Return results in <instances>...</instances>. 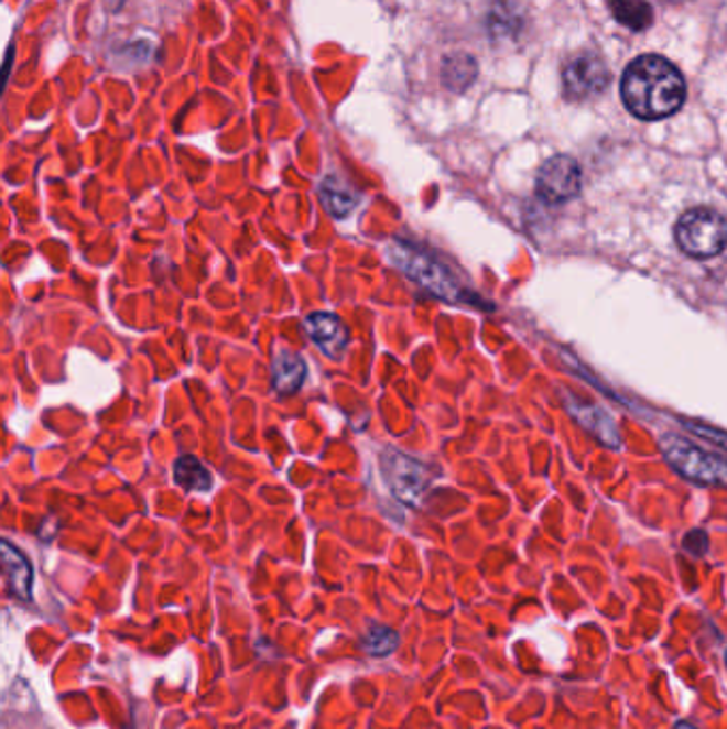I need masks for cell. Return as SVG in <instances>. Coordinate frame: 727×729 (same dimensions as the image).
<instances>
[{
    "label": "cell",
    "mask_w": 727,
    "mask_h": 729,
    "mask_svg": "<svg viewBox=\"0 0 727 729\" xmlns=\"http://www.w3.org/2000/svg\"><path fill=\"white\" fill-rule=\"evenodd\" d=\"M382 478L389 491L403 503H419L430 487V469L416 459L399 453L384 450L380 457Z\"/></svg>",
    "instance_id": "obj_5"
},
{
    "label": "cell",
    "mask_w": 727,
    "mask_h": 729,
    "mask_svg": "<svg viewBox=\"0 0 727 729\" xmlns=\"http://www.w3.org/2000/svg\"><path fill=\"white\" fill-rule=\"evenodd\" d=\"M305 329L310 339L325 352L329 359H341L348 346L346 325L329 312H316L305 318Z\"/></svg>",
    "instance_id": "obj_8"
},
{
    "label": "cell",
    "mask_w": 727,
    "mask_h": 729,
    "mask_svg": "<svg viewBox=\"0 0 727 729\" xmlns=\"http://www.w3.org/2000/svg\"><path fill=\"white\" fill-rule=\"evenodd\" d=\"M307 376L305 361L291 352L278 350L273 357V389L278 395H293L303 387Z\"/></svg>",
    "instance_id": "obj_11"
},
{
    "label": "cell",
    "mask_w": 727,
    "mask_h": 729,
    "mask_svg": "<svg viewBox=\"0 0 727 729\" xmlns=\"http://www.w3.org/2000/svg\"><path fill=\"white\" fill-rule=\"evenodd\" d=\"M683 546H685L687 553H692L695 557H702L708 551V535L699 530L690 531L683 540Z\"/></svg>",
    "instance_id": "obj_18"
},
{
    "label": "cell",
    "mask_w": 727,
    "mask_h": 729,
    "mask_svg": "<svg viewBox=\"0 0 727 729\" xmlns=\"http://www.w3.org/2000/svg\"><path fill=\"white\" fill-rule=\"evenodd\" d=\"M608 9L619 24L642 33L653 24V9L647 0H608Z\"/></svg>",
    "instance_id": "obj_13"
},
{
    "label": "cell",
    "mask_w": 727,
    "mask_h": 729,
    "mask_svg": "<svg viewBox=\"0 0 727 729\" xmlns=\"http://www.w3.org/2000/svg\"><path fill=\"white\" fill-rule=\"evenodd\" d=\"M687 97L681 70L658 54H644L629 63L621 79V99L640 120L674 116Z\"/></svg>",
    "instance_id": "obj_1"
},
{
    "label": "cell",
    "mask_w": 727,
    "mask_h": 729,
    "mask_svg": "<svg viewBox=\"0 0 727 729\" xmlns=\"http://www.w3.org/2000/svg\"><path fill=\"white\" fill-rule=\"evenodd\" d=\"M173 478H175V485H180L188 493H205L211 489L209 469L193 455H184L175 461Z\"/></svg>",
    "instance_id": "obj_12"
},
{
    "label": "cell",
    "mask_w": 727,
    "mask_h": 729,
    "mask_svg": "<svg viewBox=\"0 0 727 729\" xmlns=\"http://www.w3.org/2000/svg\"><path fill=\"white\" fill-rule=\"evenodd\" d=\"M2 555V567H4V580L7 589L13 597L31 599L33 594V565L24 557L22 551L11 546L7 540L0 544Z\"/></svg>",
    "instance_id": "obj_9"
},
{
    "label": "cell",
    "mask_w": 727,
    "mask_h": 729,
    "mask_svg": "<svg viewBox=\"0 0 727 729\" xmlns=\"http://www.w3.org/2000/svg\"><path fill=\"white\" fill-rule=\"evenodd\" d=\"M321 193H323V203H325V207L329 209L335 218L348 216V214L355 209L357 200H359L357 199V195H355L344 182H339V179H335V177H327V179L323 182Z\"/></svg>",
    "instance_id": "obj_15"
},
{
    "label": "cell",
    "mask_w": 727,
    "mask_h": 729,
    "mask_svg": "<svg viewBox=\"0 0 727 729\" xmlns=\"http://www.w3.org/2000/svg\"><path fill=\"white\" fill-rule=\"evenodd\" d=\"M660 450L663 459L683 478L697 485L727 487V461L724 457L697 448L676 433L661 435Z\"/></svg>",
    "instance_id": "obj_3"
},
{
    "label": "cell",
    "mask_w": 727,
    "mask_h": 729,
    "mask_svg": "<svg viewBox=\"0 0 727 729\" xmlns=\"http://www.w3.org/2000/svg\"><path fill=\"white\" fill-rule=\"evenodd\" d=\"M399 635L389 628H371L364 638V649L369 655L384 657L395 651Z\"/></svg>",
    "instance_id": "obj_16"
},
{
    "label": "cell",
    "mask_w": 727,
    "mask_h": 729,
    "mask_svg": "<svg viewBox=\"0 0 727 729\" xmlns=\"http://www.w3.org/2000/svg\"><path fill=\"white\" fill-rule=\"evenodd\" d=\"M583 184L580 165L572 156H553L540 166L535 177V193L546 203H563L574 199Z\"/></svg>",
    "instance_id": "obj_6"
},
{
    "label": "cell",
    "mask_w": 727,
    "mask_h": 729,
    "mask_svg": "<svg viewBox=\"0 0 727 729\" xmlns=\"http://www.w3.org/2000/svg\"><path fill=\"white\" fill-rule=\"evenodd\" d=\"M610 73L606 63L595 54L576 56L563 70V88L567 99H594L608 86Z\"/></svg>",
    "instance_id": "obj_7"
},
{
    "label": "cell",
    "mask_w": 727,
    "mask_h": 729,
    "mask_svg": "<svg viewBox=\"0 0 727 729\" xmlns=\"http://www.w3.org/2000/svg\"><path fill=\"white\" fill-rule=\"evenodd\" d=\"M683 425H685V429H690V432L695 433V435H699V437H704V439H708V442L717 444L719 448L727 450V432H721V429L710 427V425L695 423V421H692V423H683Z\"/></svg>",
    "instance_id": "obj_17"
},
{
    "label": "cell",
    "mask_w": 727,
    "mask_h": 729,
    "mask_svg": "<svg viewBox=\"0 0 727 729\" xmlns=\"http://www.w3.org/2000/svg\"><path fill=\"white\" fill-rule=\"evenodd\" d=\"M389 259L393 265L403 271L410 280H414L419 286L430 291L435 297L446 301H465L467 293L463 291L457 278L448 271V266L442 265L437 259H433L427 250L410 243L393 239L389 246Z\"/></svg>",
    "instance_id": "obj_2"
},
{
    "label": "cell",
    "mask_w": 727,
    "mask_h": 729,
    "mask_svg": "<svg viewBox=\"0 0 727 729\" xmlns=\"http://www.w3.org/2000/svg\"><path fill=\"white\" fill-rule=\"evenodd\" d=\"M569 412L572 416L587 429V432L595 435L601 444L610 446V448H619L621 446V437H619V432H617V425L612 423V418L601 412L599 407L595 405H587V403H578V401H572L569 403Z\"/></svg>",
    "instance_id": "obj_10"
},
{
    "label": "cell",
    "mask_w": 727,
    "mask_h": 729,
    "mask_svg": "<svg viewBox=\"0 0 727 729\" xmlns=\"http://www.w3.org/2000/svg\"><path fill=\"white\" fill-rule=\"evenodd\" d=\"M476 75H478V65L467 54H453L444 61L442 79H444L446 88H451L453 93H463L465 88H469L474 84Z\"/></svg>",
    "instance_id": "obj_14"
},
{
    "label": "cell",
    "mask_w": 727,
    "mask_h": 729,
    "mask_svg": "<svg viewBox=\"0 0 727 729\" xmlns=\"http://www.w3.org/2000/svg\"><path fill=\"white\" fill-rule=\"evenodd\" d=\"M674 237L685 254L710 259L727 248V220L715 209L695 207L679 218Z\"/></svg>",
    "instance_id": "obj_4"
},
{
    "label": "cell",
    "mask_w": 727,
    "mask_h": 729,
    "mask_svg": "<svg viewBox=\"0 0 727 729\" xmlns=\"http://www.w3.org/2000/svg\"><path fill=\"white\" fill-rule=\"evenodd\" d=\"M676 729H697V728H694V726H690V723H679V726H676Z\"/></svg>",
    "instance_id": "obj_19"
}]
</instances>
